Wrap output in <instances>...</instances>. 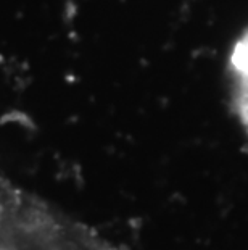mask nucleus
Returning a JSON list of instances; mask_svg holds the SVG:
<instances>
[{"instance_id":"nucleus-1","label":"nucleus","mask_w":248,"mask_h":250,"mask_svg":"<svg viewBox=\"0 0 248 250\" xmlns=\"http://www.w3.org/2000/svg\"><path fill=\"white\" fill-rule=\"evenodd\" d=\"M0 250H114L87 228L26 195Z\"/></svg>"},{"instance_id":"nucleus-2","label":"nucleus","mask_w":248,"mask_h":250,"mask_svg":"<svg viewBox=\"0 0 248 250\" xmlns=\"http://www.w3.org/2000/svg\"><path fill=\"white\" fill-rule=\"evenodd\" d=\"M228 76L234 115L248 134V26L230 49Z\"/></svg>"}]
</instances>
